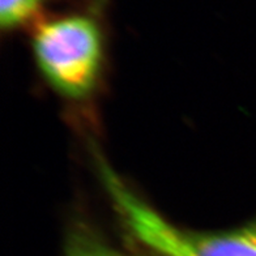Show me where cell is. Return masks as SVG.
Segmentation results:
<instances>
[{"instance_id":"obj_3","label":"cell","mask_w":256,"mask_h":256,"mask_svg":"<svg viewBox=\"0 0 256 256\" xmlns=\"http://www.w3.org/2000/svg\"><path fill=\"white\" fill-rule=\"evenodd\" d=\"M64 256H128L85 221H76L68 230Z\"/></svg>"},{"instance_id":"obj_1","label":"cell","mask_w":256,"mask_h":256,"mask_svg":"<svg viewBox=\"0 0 256 256\" xmlns=\"http://www.w3.org/2000/svg\"><path fill=\"white\" fill-rule=\"evenodd\" d=\"M32 50L44 80L64 100L86 101L104 70V36L89 14H71L37 22Z\"/></svg>"},{"instance_id":"obj_2","label":"cell","mask_w":256,"mask_h":256,"mask_svg":"<svg viewBox=\"0 0 256 256\" xmlns=\"http://www.w3.org/2000/svg\"><path fill=\"white\" fill-rule=\"evenodd\" d=\"M104 186L127 230L156 256H256V220L221 232H195L172 224L146 204L104 160Z\"/></svg>"},{"instance_id":"obj_4","label":"cell","mask_w":256,"mask_h":256,"mask_svg":"<svg viewBox=\"0 0 256 256\" xmlns=\"http://www.w3.org/2000/svg\"><path fill=\"white\" fill-rule=\"evenodd\" d=\"M46 0H0V24L3 32H14L36 20Z\"/></svg>"}]
</instances>
